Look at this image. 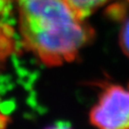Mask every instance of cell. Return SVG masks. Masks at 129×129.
<instances>
[{
    "mask_svg": "<svg viewBox=\"0 0 129 129\" xmlns=\"http://www.w3.org/2000/svg\"><path fill=\"white\" fill-rule=\"evenodd\" d=\"M16 4L21 42L48 66L73 61L93 36L64 0H16Z\"/></svg>",
    "mask_w": 129,
    "mask_h": 129,
    "instance_id": "cell-1",
    "label": "cell"
},
{
    "mask_svg": "<svg viewBox=\"0 0 129 129\" xmlns=\"http://www.w3.org/2000/svg\"><path fill=\"white\" fill-rule=\"evenodd\" d=\"M89 119L98 129H129V89L120 85L106 87Z\"/></svg>",
    "mask_w": 129,
    "mask_h": 129,
    "instance_id": "cell-2",
    "label": "cell"
},
{
    "mask_svg": "<svg viewBox=\"0 0 129 129\" xmlns=\"http://www.w3.org/2000/svg\"><path fill=\"white\" fill-rule=\"evenodd\" d=\"M17 50L18 39L12 23L11 0H0V70Z\"/></svg>",
    "mask_w": 129,
    "mask_h": 129,
    "instance_id": "cell-3",
    "label": "cell"
},
{
    "mask_svg": "<svg viewBox=\"0 0 129 129\" xmlns=\"http://www.w3.org/2000/svg\"><path fill=\"white\" fill-rule=\"evenodd\" d=\"M64 1L68 4L78 18L83 20L99 7L104 5L108 0H64Z\"/></svg>",
    "mask_w": 129,
    "mask_h": 129,
    "instance_id": "cell-4",
    "label": "cell"
},
{
    "mask_svg": "<svg viewBox=\"0 0 129 129\" xmlns=\"http://www.w3.org/2000/svg\"><path fill=\"white\" fill-rule=\"evenodd\" d=\"M120 45L124 53L129 57V19L124 23L120 33Z\"/></svg>",
    "mask_w": 129,
    "mask_h": 129,
    "instance_id": "cell-5",
    "label": "cell"
},
{
    "mask_svg": "<svg viewBox=\"0 0 129 129\" xmlns=\"http://www.w3.org/2000/svg\"><path fill=\"white\" fill-rule=\"evenodd\" d=\"M10 121V117L6 113V111L3 110V107L0 102V129H5Z\"/></svg>",
    "mask_w": 129,
    "mask_h": 129,
    "instance_id": "cell-6",
    "label": "cell"
},
{
    "mask_svg": "<svg viewBox=\"0 0 129 129\" xmlns=\"http://www.w3.org/2000/svg\"><path fill=\"white\" fill-rule=\"evenodd\" d=\"M46 129H72L71 125L68 122L65 121H58L56 123H54L53 125L47 127Z\"/></svg>",
    "mask_w": 129,
    "mask_h": 129,
    "instance_id": "cell-7",
    "label": "cell"
}]
</instances>
